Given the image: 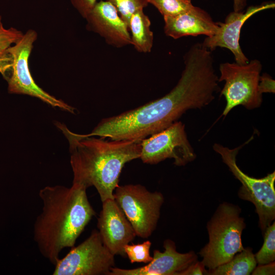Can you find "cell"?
Returning <instances> with one entry per match:
<instances>
[{
    "instance_id": "9a60e30c",
    "label": "cell",
    "mask_w": 275,
    "mask_h": 275,
    "mask_svg": "<svg viewBox=\"0 0 275 275\" xmlns=\"http://www.w3.org/2000/svg\"><path fill=\"white\" fill-rule=\"evenodd\" d=\"M163 19L165 34L174 39L201 35L210 37L218 28L208 13L195 6L178 14L163 17Z\"/></svg>"
},
{
    "instance_id": "4fadbf2b",
    "label": "cell",
    "mask_w": 275,
    "mask_h": 275,
    "mask_svg": "<svg viewBox=\"0 0 275 275\" xmlns=\"http://www.w3.org/2000/svg\"><path fill=\"white\" fill-rule=\"evenodd\" d=\"M164 251H153V259L145 266L132 269L113 267L109 275H179L198 261L193 251L181 253L177 251L175 243L171 239L163 242Z\"/></svg>"
},
{
    "instance_id": "8fae6325",
    "label": "cell",
    "mask_w": 275,
    "mask_h": 275,
    "mask_svg": "<svg viewBox=\"0 0 275 275\" xmlns=\"http://www.w3.org/2000/svg\"><path fill=\"white\" fill-rule=\"evenodd\" d=\"M274 7V2H267L250 6L245 12L230 13L224 22H216L218 25L217 30L213 35L207 37L202 44L211 51L218 47L226 48L233 54L236 63L241 65L248 63L249 60L243 52L239 44L241 28L252 16L260 11Z\"/></svg>"
},
{
    "instance_id": "ac0fdd59",
    "label": "cell",
    "mask_w": 275,
    "mask_h": 275,
    "mask_svg": "<svg viewBox=\"0 0 275 275\" xmlns=\"http://www.w3.org/2000/svg\"><path fill=\"white\" fill-rule=\"evenodd\" d=\"M264 242L261 249L255 255L259 265L266 264L275 260V223L273 222L264 231Z\"/></svg>"
},
{
    "instance_id": "8992f818",
    "label": "cell",
    "mask_w": 275,
    "mask_h": 275,
    "mask_svg": "<svg viewBox=\"0 0 275 275\" xmlns=\"http://www.w3.org/2000/svg\"><path fill=\"white\" fill-rule=\"evenodd\" d=\"M242 145L230 149L218 144L213 148L222 157L234 176L241 183L238 196L242 200L252 202L259 216V224L262 232L275 218V172L262 178H255L244 173L236 164V155Z\"/></svg>"
},
{
    "instance_id": "52a82bcc",
    "label": "cell",
    "mask_w": 275,
    "mask_h": 275,
    "mask_svg": "<svg viewBox=\"0 0 275 275\" xmlns=\"http://www.w3.org/2000/svg\"><path fill=\"white\" fill-rule=\"evenodd\" d=\"M262 68L261 62L257 59L243 65L236 62L220 64L218 81L225 82L221 92V95H223L226 100L223 116H226L238 105L248 109L261 105L262 94L259 91L258 85Z\"/></svg>"
},
{
    "instance_id": "7402d4cb",
    "label": "cell",
    "mask_w": 275,
    "mask_h": 275,
    "mask_svg": "<svg viewBox=\"0 0 275 275\" xmlns=\"http://www.w3.org/2000/svg\"><path fill=\"white\" fill-rule=\"evenodd\" d=\"M23 34L21 31L15 28H5L0 15V50L6 49L14 44Z\"/></svg>"
},
{
    "instance_id": "d4e9b609",
    "label": "cell",
    "mask_w": 275,
    "mask_h": 275,
    "mask_svg": "<svg viewBox=\"0 0 275 275\" xmlns=\"http://www.w3.org/2000/svg\"><path fill=\"white\" fill-rule=\"evenodd\" d=\"M205 268L201 262L197 261L182 271L179 275L206 274V270Z\"/></svg>"
},
{
    "instance_id": "484cf974",
    "label": "cell",
    "mask_w": 275,
    "mask_h": 275,
    "mask_svg": "<svg viewBox=\"0 0 275 275\" xmlns=\"http://www.w3.org/2000/svg\"><path fill=\"white\" fill-rule=\"evenodd\" d=\"M274 262L266 264L259 265L254 269L252 274L253 275L262 274H274L275 273Z\"/></svg>"
},
{
    "instance_id": "5bb4252c",
    "label": "cell",
    "mask_w": 275,
    "mask_h": 275,
    "mask_svg": "<svg viewBox=\"0 0 275 275\" xmlns=\"http://www.w3.org/2000/svg\"><path fill=\"white\" fill-rule=\"evenodd\" d=\"M85 19L87 29L99 35L108 44L117 48L131 44L128 26L109 2H97Z\"/></svg>"
},
{
    "instance_id": "ba28073f",
    "label": "cell",
    "mask_w": 275,
    "mask_h": 275,
    "mask_svg": "<svg viewBox=\"0 0 275 275\" xmlns=\"http://www.w3.org/2000/svg\"><path fill=\"white\" fill-rule=\"evenodd\" d=\"M114 199L132 225L136 235L149 237L155 230L164 202L163 195L141 184L118 185Z\"/></svg>"
},
{
    "instance_id": "7c38bea8",
    "label": "cell",
    "mask_w": 275,
    "mask_h": 275,
    "mask_svg": "<svg viewBox=\"0 0 275 275\" xmlns=\"http://www.w3.org/2000/svg\"><path fill=\"white\" fill-rule=\"evenodd\" d=\"M102 203L97 222L102 240L113 255L125 257L124 246L134 239L135 231L114 199Z\"/></svg>"
},
{
    "instance_id": "9c48e42d",
    "label": "cell",
    "mask_w": 275,
    "mask_h": 275,
    "mask_svg": "<svg viewBox=\"0 0 275 275\" xmlns=\"http://www.w3.org/2000/svg\"><path fill=\"white\" fill-rule=\"evenodd\" d=\"M115 264V255L104 244L99 231L94 230L85 241L58 260L52 274L109 275Z\"/></svg>"
},
{
    "instance_id": "277c9868",
    "label": "cell",
    "mask_w": 275,
    "mask_h": 275,
    "mask_svg": "<svg viewBox=\"0 0 275 275\" xmlns=\"http://www.w3.org/2000/svg\"><path fill=\"white\" fill-rule=\"evenodd\" d=\"M37 36L35 31L29 30L14 44L0 50V73L8 83V91L38 98L53 107L74 114L75 108L44 91L32 76L29 60Z\"/></svg>"
},
{
    "instance_id": "cb8c5ba5",
    "label": "cell",
    "mask_w": 275,
    "mask_h": 275,
    "mask_svg": "<svg viewBox=\"0 0 275 275\" xmlns=\"http://www.w3.org/2000/svg\"><path fill=\"white\" fill-rule=\"evenodd\" d=\"M258 89L260 93L275 92V81L268 74L263 73L260 76Z\"/></svg>"
},
{
    "instance_id": "44dd1931",
    "label": "cell",
    "mask_w": 275,
    "mask_h": 275,
    "mask_svg": "<svg viewBox=\"0 0 275 275\" xmlns=\"http://www.w3.org/2000/svg\"><path fill=\"white\" fill-rule=\"evenodd\" d=\"M151 242L147 240L141 243L128 244L124 246V252L131 263L135 262L148 263L153 257L150 255Z\"/></svg>"
},
{
    "instance_id": "5b68a950",
    "label": "cell",
    "mask_w": 275,
    "mask_h": 275,
    "mask_svg": "<svg viewBox=\"0 0 275 275\" xmlns=\"http://www.w3.org/2000/svg\"><path fill=\"white\" fill-rule=\"evenodd\" d=\"M240 212L238 206L224 202L208 222L209 242L199 254L209 270L228 262L243 250L241 235L245 224Z\"/></svg>"
},
{
    "instance_id": "d6986e66",
    "label": "cell",
    "mask_w": 275,
    "mask_h": 275,
    "mask_svg": "<svg viewBox=\"0 0 275 275\" xmlns=\"http://www.w3.org/2000/svg\"><path fill=\"white\" fill-rule=\"evenodd\" d=\"M163 16H174L185 12L194 6L191 0H147Z\"/></svg>"
},
{
    "instance_id": "7a4b0ae2",
    "label": "cell",
    "mask_w": 275,
    "mask_h": 275,
    "mask_svg": "<svg viewBox=\"0 0 275 275\" xmlns=\"http://www.w3.org/2000/svg\"><path fill=\"white\" fill-rule=\"evenodd\" d=\"M85 187L72 183L46 186L39 190L42 211L34 224L33 237L41 255L54 265L61 251L74 246L95 211Z\"/></svg>"
},
{
    "instance_id": "6da1fadb",
    "label": "cell",
    "mask_w": 275,
    "mask_h": 275,
    "mask_svg": "<svg viewBox=\"0 0 275 275\" xmlns=\"http://www.w3.org/2000/svg\"><path fill=\"white\" fill-rule=\"evenodd\" d=\"M184 63L179 80L166 95L102 119L86 135L112 140L142 141L166 129L187 111L208 105L219 90L211 51L202 43H196L185 54Z\"/></svg>"
},
{
    "instance_id": "603a6c76",
    "label": "cell",
    "mask_w": 275,
    "mask_h": 275,
    "mask_svg": "<svg viewBox=\"0 0 275 275\" xmlns=\"http://www.w3.org/2000/svg\"><path fill=\"white\" fill-rule=\"evenodd\" d=\"M71 3L79 14L85 19L97 3V0H71Z\"/></svg>"
},
{
    "instance_id": "e0dca14e",
    "label": "cell",
    "mask_w": 275,
    "mask_h": 275,
    "mask_svg": "<svg viewBox=\"0 0 275 275\" xmlns=\"http://www.w3.org/2000/svg\"><path fill=\"white\" fill-rule=\"evenodd\" d=\"M257 265L252 249L246 248L236 254L228 262L217 267L206 270V274L211 275H248Z\"/></svg>"
},
{
    "instance_id": "2e32d148",
    "label": "cell",
    "mask_w": 275,
    "mask_h": 275,
    "mask_svg": "<svg viewBox=\"0 0 275 275\" xmlns=\"http://www.w3.org/2000/svg\"><path fill=\"white\" fill-rule=\"evenodd\" d=\"M151 21L143 9L134 12L130 17L129 30L131 44L139 52H150L153 44V33L150 29Z\"/></svg>"
},
{
    "instance_id": "ffe728a7",
    "label": "cell",
    "mask_w": 275,
    "mask_h": 275,
    "mask_svg": "<svg viewBox=\"0 0 275 275\" xmlns=\"http://www.w3.org/2000/svg\"><path fill=\"white\" fill-rule=\"evenodd\" d=\"M106 1L109 2L115 7L119 15L128 26L132 15L136 11L143 9L149 4L147 0Z\"/></svg>"
},
{
    "instance_id": "4316f807",
    "label": "cell",
    "mask_w": 275,
    "mask_h": 275,
    "mask_svg": "<svg viewBox=\"0 0 275 275\" xmlns=\"http://www.w3.org/2000/svg\"><path fill=\"white\" fill-rule=\"evenodd\" d=\"M234 11L241 12L246 5V0H233Z\"/></svg>"
},
{
    "instance_id": "30bf717a",
    "label": "cell",
    "mask_w": 275,
    "mask_h": 275,
    "mask_svg": "<svg viewBox=\"0 0 275 275\" xmlns=\"http://www.w3.org/2000/svg\"><path fill=\"white\" fill-rule=\"evenodd\" d=\"M196 155L185 131V125L176 121L166 129L141 141L140 159L144 163L154 164L173 159L177 166H184Z\"/></svg>"
},
{
    "instance_id": "3957f363",
    "label": "cell",
    "mask_w": 275,
    "mask_h": 275,
    "mask_svg": "<svg viewBox=\"0 0 275 275\" xmlns=\"http://www.w3.org/2000/svg\"><path fill=\"white\" fill-rule=\"evenodd\" d=\"M57 126L69 143L72 183L94 186L102 202L114 199L124 166L140 158L141 141L97 138L72 132L60 123Z\"/></svg>"
}]
</instances>
